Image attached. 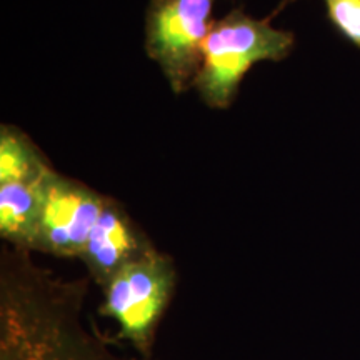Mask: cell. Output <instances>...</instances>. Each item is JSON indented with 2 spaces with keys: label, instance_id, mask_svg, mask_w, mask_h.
Returning a JSON list of instances; mask_svg holds the SVG:
<instances>
[{
  "label": "cell",
  "instance_id": "cell-1",
  "mask_svg": "<svg viewBox=\"0 0 360 360\" xmlns=\"http://www.w3.org/2000/svg\"><path fill=\"white\" fill-rule=\"evenodd\" d=\"M295 47V35L233 8L215 20L207 35L193 87L210 109H229L240 82L260 62H282Z\"/></svg>",
  "mask_w": 360,
  "mask_h": 360
},
{
  "label": "cell",
  "instance_id": "cell-4",
  "mask_svg": "<svg viewBox=\"0 0 360 360\" xmlns=\"http://www.w3.org/2000/svg\"><path fill=\"white\" fill-rule=\"evenodd\" d=\"M107 199L109 195L53 169L42 184L32 252L79 259Z\"/></svg>",
  "mask_w": 360,
  "mask_h": 360
},
{
  "label": "cell",
  "instance_id": "cell-8",
  "mask_svg": "<svg viewBox=\"0 0 360 360\" xmlns=\"http://www.w3.org/2000/svg\"><path fill=\"white\" fill-rule=\"evenodd\" d=\"M323 4L337 34L360 51V0H323Z\"/></svg>",
  "mask_w": 360,
  "mask_h": 360
},
{
  "label": "cell",
  "instance_id": "cell-6",
  "mask_svg": "<svg viewBox=\"0 0 360 360\" xmlns=\"http://www.w3.org/2000/svg\"><path fill=\"white\" fill-rule=\"evenodd\" d=\"M44 179L0 186V237L12 249H34Z\"/></svg>",
  "mask_w": 360,
  "mask_h": 360
},
{
  "label": "cell",
  "instance_id": "cell-3",
  "mask_svg": "<svg viewBox=\"0 0 360 360\" xmlns=\"http://www.w3.org/2000/svg\"><path fill=\"white\" fill-rule=\"evenodd\" d=\"M214 0H150L146 15L147 56L160 67L175 94L193 87L207 35L214 25Z\"/></svg>",
  "mask_w": 360,
  "mask_h": 360
},
{
  "label": "cell",
  "instance_id": "cell-5",
  "mask_svg": "<svg viewBox=\"0 0 360 360\" xmlns=\"http://www.w3.org/2000/svg\"><path fill=\"white\" fill-rule=\"evenodd\" d=\"M154 250V242L127 209L109 197L79 259L87 267L89 277L103 289L117 272Z\"/></svg>",
  "mask_w": 360,
  "mask_h": 360
},
{
  "label": "cell",
  "instance_id": "cell-2",
  "mask_svg": "<svg viewBox=\"0 0 360 360\" xmlns=\"http://www.w3.org/2000/svg\"><path fill=\"white\" fill-rule=\"evenodd\" d=\"M174 260L159 250L129 264L103 287L98 312L114 319L119 337L148 357L159 322L175 290Z\"/></svg>",
  "mask_w": 360,
  "mask_h": 360
},
{
  "label": "cell",
  "instance_id": "cell-7",
  "mask_svg": "<svg viewBox=\"0 0 360 360\" xmlns=\"http://www.w3.org/2000/svg\"><path fill=\"white\" fill-rule=\"evenodd\" d=\"M53 170L51 160L24 130L0 127V186L37 182Z\"/></svg>",
  "mask_w": 360,
  "mask_h": 360
}]
</instances>
